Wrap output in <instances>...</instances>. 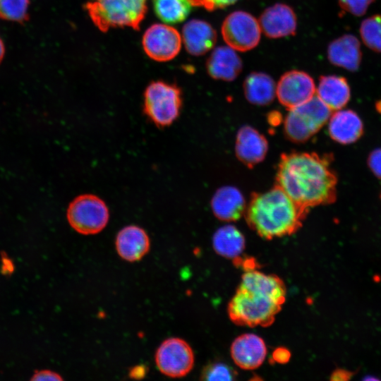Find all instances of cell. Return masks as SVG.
Instances as JSON below:
<instances>
[{
    "label": "cell",
    "instance_id": "6da1fadb",
    "mask_svg": "<svg viewBox=\"0 0 381 381\" xmlns=\"http://www.w3.org/2000/svg\"><path fill=\"white\" fill-rule=\"evenodd\" d=\"M331 161L330 155L316 152L284 153L277 164V185L305 209L332 204L337 198V178Z\"/></svg>",
    "mask_w": 381,
    "mask_h": 381
},
{
    "label": "cell",
    "instance_id": "7a4b0ae2",
    "mask_svg": "<svg viewBox=\"0 0 381 381\" xmlns=\"http://www.w3.org/2000/svg\"><path fill=\"white\" fill-rule=\"evenodd\" d=\"M284 282L277 275L248 270L228 305L233 322L247 327H267L274 321L286 299Z\"/></svg>",
    "mask_w": 381,
    "mask_h": 381
},
{
    "label": "cell",
    "instance_id": "3957f363",
    "mask_svg": "<svg viewBox=\"0 0 381 381\" xmlns=\"http://www.w3.org/2000/svg\"><path fill=\"white\" fill-rule=\"evenodd\" d=\"M308 212L276 184L266 192L253 193L243 215L249 227L257 234L272 239L296 232Z\"/></svg>",
    "mask_w": 381,
    "mask_h": 381
},
{
    "label": "cell",
    "instance_id": "277c9868",
    "mask_svg": "<svg viewBox=\"0 0 381 381\" xmlns=\"http://www.w3.org/2000/svg\"><path fill=\"white\" fill-rule=\"evenodd\" d=\"M148 0H92L85 4L90 19L101 31L113 28L138 30L147 11Z\"/></svg>",
    "mask_w": 381,
    "mask_h": 381
},
{
    "label": "cell",
    "instance_id": "5b68a950",
    "mask_svg": "<svg viewBox=\"0 0 381 381\" xmlns=\"http://www.w3.org/2000/svg\"><path fill=\"white\" fill-rule=\"evenodd\" d=\"M143 96V112L156 126H169L179 118L182 93L176 84L153 81L147 86Z\"/></svg>",
    "mask_w": 381,
    "mask_h": 381
},
{
    "label": "cell",
    "instance_id": "8992f818",
    "mask_svg": "<svg viewBox=\"0 0 381 381\" xmlns=\"http://www.w3.org/2000/svg\"><path fill=\"white\" fill-rule=\"evenodd\" d=\"M332 110L316 95L290 109L284 131L287 139L296 143L307 141L329 121Z\"/></svg>",
    "mask_w": 381,
    "mask_h": 381
},
{
    "label": "cell",
    "instance_id": "52a82bcc",
    "mask_svg": "<svg viewBox=\"0 0 381 381\" xmlns=\"http://www.w3.org/2000/svg\"><path fill=\"white\" fill-rule=\"evenodd\" d=\"M66 217L70 226L78 233L92 235L99 233L109 219L108 207L93 194L77 196L69 204Z\"/></svg>",
    "mask_w": 381,
    "mask_h": 381
},
{
    "label": "cell",
    "instance_id": "ba28073f",
    "mask_svg": "<svg viewBox=\"0 0 381 381\" xmlns=\"http://www.w3.org/2000/svg\"><path fill=\"white\" fill-rule=\"evenodd\" d=\"M155 364L164 375L179 378L188 375L194 365V353L184 339L170 337L163 341L155 355Z\"/></svg>",
    "mask_w": 381,
    "mask_h": 381
},
{
    "label": "cell",
    "instance_id": "9c48e42d",
    "mask_svg": "<svg viewBox=\"0 0 381 381\" xmlns=\"http://www.w3.org/2000/svg\"><path fill=\"white\" fill-rule=\"evenodd\" d=\"M261 28L251 14L238 11L230 13L222 25V35L226 44L239 52L255 47L260 40Z\"/></svg>",
    "mask_w": 381,
    "mask_h": 381
},
{
    "label": "cell",
    "instance_id": "30bf717a",
    "mask_svg": "<svg viewBox=\"0 0 381 381\" xmlns=\"http://www.w3.org/2000/svg\"><path fill=\"white\" fill-rule=\"evenodd\" d=\"M143 47L146 54L157 61H168L179 53L182 38L174 27L164 23L150 26L143 37Z\"/></svg>",
    "mask_w": 381,
    "mask_h": 381
},
{
    "label": "cell",
    "instance_id": "8fae6325",
    "mask_svg": "<svg viewBox=\"0 0 381 381\" xmlns=\"http://www.w3.org/2000/svg\"><path fill=\"white\" fill-rule=\"evenodd\" d=\"M316 92L313 78L301 71L285 73L276 85V95L282 105L290 109L311 99Z\"/></svg>",
    "mask_w": 381,
    "mask_h": 381
},
{
    "label": "cell",
    "instance_id": "7c38bea8",
    "mask_svg": "<svg viewBox=\"0 0 381 381\" xmlns=\"http://www.w3.org/2000/svg\"><path fill=\"white\" fill-rule=\"evenodd\" d=\"M267 347L263 339L254 334H243L234 339L231 356L234 363L244 370H254L263 363Z\"/></svg>",
    "mask_w": 381,
    "mask_h": 381
},
{
    "label": "cell",
    "instance_id": "4fadbf2b",
    "mask_svg": "<svg viewBox=\"0 0 381 381\" xmlns=\"http://www.w3.org/2000/svg\"><path fill=\"white\" fill-rule=\"evenodd\" d=\"M266 138L249 126H242L238 131L235 151L239 161L249 168L262 162L267 152Z\"/></svg>",
    "mask_w": 381,
    "mask_h": 381
},
{
    "label": "cell",
    "instance_id": "5bb4252c",
    "mask_svg": "<svg viewBox=\"0 0 381 381\" xmlns=\"http://www.w3.org/2000/svg\"><path fill=\"white\" fill-rule=\"evenodd\" d=\"M258 22L262 32L271 38L292 35L296 29L294 11L283 4H276L265 9Z\"/></svg>",
    "mask_w": 381,
    "mask_h": 381
},
{
    "label": "cell",
    "instance_id": "9a60e30c",
    "mask_svg": "<svg viewBox=\"0 0 381 381\" xmlns=\"http://www.w3.org/2000/svg\"><path fill=\"white\" fill-rule=\"evenodd\" d=\"M118 255L127 262L140 260L150 250V240L147 232L137 225L122 228L115 239Z\"/></svg>",
    "mask_w": 381,
    "mask_h": 381
},
{
    "label": "cell",
    "instance_id": "2e32d148",
    "mask_svg": "<svg viewBox=\"0 0 381 381\" xmlns=\"http://www.w3.org/2000/svg\"><path fill=\"white\" fill-rule=\"evenodd\" d=\"M181 38L189 54L200 56L214 47L217 33L206 21L193 19L188 21L183 27Z\"/></svg>",
    "mask_w": 381,
    "mask_h": 381
},
{
    "label": "cell",
    "instance_id": "e0dca14e",
    "mask_svg": "<svg viewBox=\"0 0 381 381\" xmlns=\"http://www.w3.org/2000/svg\"><path fill=\"white\" fill-rule=\"evenodd\" d=\"M211 208L219 219L232 222L244 214L246 205L241 191L234 186H226L214 193L211 200Z\"/></svg>",
    "mask_w": 381,
    "mask_h": 381
},
{
    "label": "cell",
    "instance_id": "ac0fdd59",
    "mask_svg": "<svg viewBox=\"0 0 381 381\" xmlns=\"http://www.w3.org/2000/svg\"><path fill=\"white\" fill-rule=\"evenodd\" d=\"M328 132L334 140L340 144H351L358 140L363 133L361 119L352 110H339L331 114Z\"/></svg>",
    "mask_w": 381,
    "mask_h": 381
},
{
    "label": "cell",
    "instance_id": "d6986e66",
    "mask_svg": "<svg viewBox=\"0 0 381 381\" xmlns=\"http://www.w3.org/2000/svg\"><path fill=\"white\" fill-rule=\"evenodd\" d=\"M242 70V61L236 50L227 46L216 47L207 61L209 75L217 80H234Z\"/></svg>",
    "mask_w": 381,
    "mask_h": 381
},
{
    "label": "cell",
    "instance_id": "ffe728a7",
    "mask_svg": "<svg viewBox=\"0 0 381 381\" xmlns=\"http://www.w3.org/2000/svg\"><path fill=\"white\" fill-rule=\"evenodd\" d=\"M327 57L332 64L355 71L361 61L360 42L353 35H344L329 44Z\"/></svg>",
    "mask_w": 381,
    "mask_h": 381
},
{
    "label": "cell",
    "instance_id": "44dd1931",
    "mask_svg": "<svg viewBox=\"0 0 381 381\" xmlns=\"http://www.w3.org/2000/svg\"><path fill=\"white\" fill-rule=\"evenodd\" d=\"M315 93L332 111L343 108L351 97L346 80L337 75L321 76Z\"/></svg>",
    "mask_w": 381,
    "mask_h": 381
},
{
    "label": "cell",
    "instance_id": "7402d4cb",
    "mask_svg": "<svg viewBox=\"0 0 381 381\" xmlns=\"http://www.w3.org/2000/svg\"><path fill=\"white\" fill-rule=\"evenodd\" d=\"M243 92L247 100L255 105L270 104L276 95V85L267 74L253 72L249 74L243 83Z\"/></svg>",
    "mask_w": 381,
    "mask_h": 381
},
{
    "label": "cell",
    "instance_id": "603a6c76",
    "mask_svg": "<svg viewBox=\"0 0 381 381\" xmlns=\"http://www.w3.org/2000/svg\"><path fill=\"white\" fill-rule=\"evenodd\" d=\"M214 251L226 258H236L245 248V238L242 233L233 225L219 228L212 237Z\"/></svg>",
    "mask_w": 381,
    "mask_h": 381
},
{
    "label": "cell",
    "instance_id": "cb8c5ba5",
    "mask_svg": "<svg viewBox=\"0 0 381 381\" xmlns=\"http://www.w3.org/2000/svg\"><path fill=\"white\" fill-rule=\"evenodd\" d=\"M192 6L190 0H153L156 16L167 24L179 23L186 20Z\"/></svg>",
    "mask_w": 381,
    "mask_h": 381
},
{
    "label": "cell",
    "instance_id": "d4e9b609",
    "mask_svg": "<svg viewBox=\"0 0 381 381\" xmlns=\"http://www.w3.org/2000/svg\"><path fill=\"white\" fill-rule=\"evenodd\" d=\"M360 34L368 48L381 52V15H375L364 20L361 25Z\"/></svg>",
    "mask_w": 381,
    "mask_h": 381
},
{
    "label": "cell",
    "instance_id": "484cf974",
    "mask_svg": "<svg viewBox=\"0 0 381 381\" xmlns=\"http://www.w3.org/2000/svg\"><path fill=\"white\" fill-rule=\"evenodd\" d=\"M30 0H0V17L23 23L28 19Z\"/></svg>",
    "mask_w": 381,
    "mask_h": 381
},
{
    "label": "cell",
    "instance_id": "4316f807",
    "mask_svg": "<svg viewBox=\"0 0 381 381\" xmlns=\"http://www.w3.org/2000/svg\"><path fill=\"white\" fill-rule=\"evenodd\" d=\"M235 375L234 370L228 365L215 362L204 367L200 378L204 380H232Z\"/></svg>",
    "mask_w": 381,
    "mask_h": 381
},
{
    "label": "cell",
    "instance_id": "83f0119b",
    "mask_svg": "<svg viewBox=\"0 0 381 381\" xmlns=\"http://www.w3.org/2000/svg\"><path fill=\"white\" fill-rule=\"evenodd\" d=\"M341 8L354 16L363 15L374 0H338Z\"/></svg>",
    "mask_w": 381,
    "mask_h": 381
},
{
    "label": "cell",
    "instance_id": "f1b7e54d",
    "mask_svg": "<svg viewBox=\"0 0 381 381\" xmlns=\"http://www.w3.org/2000/svg\"><path fill=\"white\" fill-rule=\"evenodd\" d=\"M238 0H190L194 6H200L208 11L223 8L234 4Z\"/></svg>",
    "mask_w": 381,
    "mask_h": 381
},
{
    "label": "cell",
    "instance_id": "f546056e",
    "mask_svg": "<svg viewBox=\"0 0 381 381\" xmlns=\"http://www.w3.org/2000/svg\"><path fill=\"white\" fill-rule=\"evenodd\" d=\"M368 164L373 174L381 179V148L376 149L370 153Z\"/></svg>",
    "mask_w": 381,
    "mask_h": 381
},
{
    "label": "cell",
    "instance_id": "4dcf8cb0",
    "mask_svg": "<svg viewBox=\"0 0 381 381\" xmlns=\"http://www.w3.org/2000/svg\"><path fill=\"white\" fill-rule=\"evenodd\" d=\"M31 380L42 381H58L63 380V377L60 374L51 370H36L32 375Z\"/></svg>",
    "mask_w": 381,
    "mask_h": 381
},
{
    "label": "cell",
    "instance_id": "1f68e13d",
    "mask_svg": "<svg viewBox=\"0 0 381 381\" xmlns=\"http://www.w3.org/2000/svg\"><path fill=\"white\" fill-rule=\"evenodd\" d=\"M147 372V368L145 365L141 364L133 366L130 369L128 375L133 379L143 378Z\"/></svg>",
    "mask_w": 381,
    "mask_h": 381
},
{
    "label": "cell",
    "instance_id": "d6a6232c",
    "mask_svg": "<svg viewBox=\"0 0 381 381\" xmlns=\"http://www.w3.org/2000/svg\"><path fill=\"white\" fill-rule=\"evenodd\" d=\"M290 358V353L284 348H279L273 352V359L279 363H286Z\"/></svg>",
    "mask_w": 381,
    "mask_h": 381
},
{
    "label": "cell",
    "instance_id": "836d02e7",
    "mask_svg": "<svg viewBox=\"0 0 381 381\" xmlns=\"http://www.w3.org/2000/svg\"><path fill=\"white\" fill-rule=\"evenodd\" d=\"M351 373L345 370H337L332 375V380H346L350 379Z\"/></svg>",
    "mask_w": 381,
    "mask_h": 381
},
{
    "label": "cell",
    "instance_id": "e575fe53",
    "mask_svg": "<svg viewBox=\"0 0 381 381\" xmlns=\"http://www.w3.org/2000/svg\"><path fill=\"white\" fill-rule=\"evenodd\" d=\"M5 53V48L2 40L0 38V63L1 62Z\"/></svg>",
    "mask_w": 381,
    "mask_h": 381
}]
</instances>
